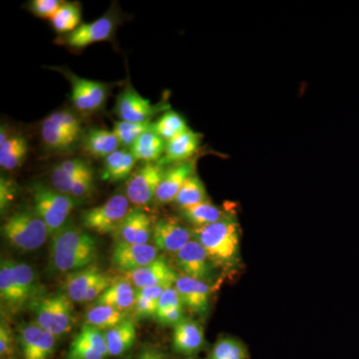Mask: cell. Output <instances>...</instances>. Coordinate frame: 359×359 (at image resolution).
Instances as JSON below:
<instances>
[{
    "label": "cell",
    "instance_id": "obj_5",
    "mask_svg": "<svg viewBox=\"0 0 359 359\" xmlns=\"http://www.w3.org/2000/svg\"><path fill=\"white\" fill-rule=\"evenodd\" d=\"M29 309L34 313L35 323L56 339L65 337L74 327V306L65 292L42 295Z\"/></svg>",
    "mask_w": 359,
    "mask_h": 359
},
{
    "label": "cell",
    "instance_id": "obj_45",
    "mask_svg": "<svg viewBox=\"0 0 359 359\" xmlns=\"http://www.w3.org/2000/svg\"><path fill=\"white\" fill-rule=\"evenodd\" d=\"M113 280H111L109 276L103 275L99 278L98 280L93 285L91 289L88 290L86 295H85L84 302H95L99 297L107 290L108 287L112 285Z\"/></svg>",
    "mask_w": 359,
    "mask_h": 359
},
{
    "label": "cell",
    "instance_id": "obj_4",
    "mask_svg": "<svg viewBox=\"0 0 359 359\" xmlns=\"http://www.w3.org/2000/svg\"><path fill=\"white\" fill-rule=\"evenodd\" d=\"M1 233L11 247L25 252L39 250L50 237L48 226L33 208L11 214L2 224Z\"/></svg>",
    "mask_w": 359,
    "mask_h": 359
},
{
    "label": "cell",
    "instance_id": "obj_13",
    "mask_svg": "<svg viewBox=\"0 0 359 359\" xmlns=\"http://www.w3.org/2000/svg\"><path fill=\"white\" fill-rule=\"evenodd\" d=\"M159 250L150 244L132 245L116 243L112 252V264L115 269L128 273L144 268L155 261Z\"/></svg>",
    "mask_w": 359,
    "mask_h": 359
},
{
    "label": "cell",
    "instance_id": "obj_39",
    "mask_svg": "<svg viewBox=\"0 0 359 359\" xmlns=\"http://www.w3.org/2000/svg\"><path fill=\"white\" fill-rule=\"evenodd\" d=\"M107 356L104 355L100 351L94 348L88 341H86L81 337L77 334L73 341L71 342L69 351L66 354L65 359H106Z\"/></svg>",
    "mask_w": 359,
    "mask_h": 359
},
{
    "label": "cell",
    "instance_id": "obj_37",
    "mask_svg": "<svg viewBox=\"0 0 359 359\" xmlns=\"http://www.w3.org/2000/svg\"><path fill=\"white\" fill-rule=\"evenodd\" d=\"M153 130V122L134 123L126 121L115 122L113 132L121 144V147L131 148L135 142L149 131Z\"/></svg>",
    "mask_w": 359,
    "mask_h": 359
},
{
    "label": "cell",
    "instance_id": "obj_1",
    "mask_svg": "<svg viewBox=\"0 0 359 359\" xmlns=\"http://www.w3.org/2000/svg\"><path fill=\"white\" fill-rule=\"evenodd\" d=\"M50 266L59 273H70L92 266L98 257L95 238L72 223L51 236Z\"/></svg>",
    "mask_w": 359,
    "mask_h": 359
},
{
    "label": "cell",
    "instance_id": "obj_18",
    "mask_svg": "<svg viewBox=\"0 0 359 359\" xmlns=\"http://www.w3.org/2000/svg\"><path fill=\"white\" fill-rule=\"evenodd\" d=\"M152 238L158 250L177 254L193 240V231L173 219H161L153 226Z\"/></svg>",
    "mask_w": 359,
    "mask_h": 359
},
{
    "label": "cell",
    "instance_id": "obj_19",
    "mask_svg": "<svg viewBox=\"0 0 359 359\" xmlns=\"http://www.w3.org/2000/svg\"><path fill=\"white\" fill-rule=\"evenodd\" d=\"M184 306L193 313L205 316L210 308L211 289L207 283L187 276H179L175 283Z\"/></svg>",
    "mask_w": 359,
    "mask_h": 359
},
{
    "label": "cell",
    "instance_id": "obj_11",
    "mask_svg": "<svg viewBox=\"0 0 359 359\" xmlns=\"http://www.w3.org/2000/svg\"><path fill=\"white\" fill-rule=\"evenodd\" d=\"M18 341L23 359H49L55 353L57 339L36 323H29L18 330Z\"/></svg>",
    "mask_w": 359,
    "mask_h": 359
},
{
    "label": "cell",
    "instance_id": "obj_34",
    "mask_svg": "<svg viewBox=\"0 0 359 359\" xmlns=\"http://www.w3.org/2000/svg\"><path fill=\"white\" fill-rule=\"evenodd\" d=\"M167 287H144L136 290V302L133 308L135 316L140 320L156 318L158 304Z\"/></svg>",
    "mask_w": 359,
    "mask_h": 359
},
{
    "label": "cell",
    "instance_id": "obj_9",
    "mask_svg": "<svg viewBox=\"0 0 359 359\" xmlns=\"http://www.w3.org/2000/svg\"><path fill=\"white\" fill-rule=\"evenodd\" d=\"M165 166L159 162L144 163L130 176L126 184V197L138 208L147 207L156 199Z\"/></svg>",
    "mask_w": 359,
    "mask_h": 359
},
{
    "label": "cell",
    "instance_id": "obj_14",
    "mask_svg": "<svg viewBox=\"0 0 359 359\" xmlns=\"http://www.w3.org/2000/svg\"><path fill=\"white\" fill-rule=\"evenodd\" d=\"M40 135L45 147L57 153L68 152L83 138V135L71 131L63 124L57 111L47 116L42 121Z\"/></svg>",
    "mask_w": 359,
    "mask_h": 359
},
{
    "label": "cell",
    "instance_id": "obj_30",
    "mask_svg": "<svg viewBox=\"0 0 359 359\" xmlns=\"http://www.w3.org/2000/svg\"><path fill=\"white\" fill-rule=\"evenodd\" d=\"M28 153L25 137L13 135L0 144V166L6 171H14L22 166Z\"/></svg>",
    "mask_w": 359,
    "mask_h": 359
},
{
    "label": "cell",
    "instance_id": "obj_24",
    "mask_svg": "<svg viewBox=\"0 0 359 359\" xmlns=\"http://www.w3.org/2000/svg\"><path fill=\"white\" fill-rule=\"evenodd\" d=\"M82 142L84 150L88 154L103 159L121 149V144L114 132L106 129H90L83 135Z\"/></svg>",
    "mask_w": 359,
    "mask_h": 359
},
{
    "label": "cell",
    "instance_id": "obj_31",
    "mask_svg": "<svg viewBox=\"0 0 359 359\" xmlns=\"http://www.w3.org/2000/svg\"><path fill=\"white\" fill-rule=\"evenodd\" d=\"M128 318L126 311H120L110 306L95 304L85 314V323L105 330L116 327Z\"/></svg>",
    "mask_w": 359,
    "mask_h": 359
},
{
    "label": "cell",
    "instance_id": "obj_26",
    "mask_svg": "<svg viewBox=\"0 0 359 359\" xmlns=\"http://www.w3.org/2000/svg\"><path fill=\"white\" fill-rule=\"evenodd\" d=\"M136 162L137 160L128 149H119L104 159L101 178L112 183L129 179Z\"/></svg>",
    "mask_w": 359,
    "mask_h": 359
},
{
    "label": "cell",
    "instance_id": "obj_15",
    "mask_svg": "<svg viewBox=\"0 0 359 359\" xmlns=\"http://www.w3.org/2000/svg\"><path fill=\"white\" fill-rule=\"evenodd\" d=\"M126 276L136 290L153 287L169 289L175 287V283L179 278L176 271L172 269L166 259L163 257H158L153 263L126 273Z\"/></svg>",
    "mask_w": 359,
    "mask_h": 359
},
{
    "label": "cell",
    "instance_id": "obj_28",
    "mask_svg": "<svg viewBox=\"0 0 359 359\" xmlns=\"http://www.w3.org/2000/svg\"><path fill=\"white\" fill-rule=\"evenodd\" d=\"M184 318V304L178 290L175 287H169L161 295L155 320L161 325L174 327Z\"/></svg>",
    "mask_w": 359,
    "mask_h": 359
},
{
    "label": "cell",
    "instance_id": "obj_33",
    "mask_svg": "<svg viewBox=\"0 0 359 359\" xmlns=\"http://www.w3.org/2000/svg\"><path fill=\"white\" fill-rule=\"evenodd\" d=\"M81 18V6L78 2H63L52 18L51 25L56 32L67 35L82 25Z\"/></svg>",
    "mask_w": 359,
    "mask_h": 359
},
{
    "label": "cell",
    "instance_id": "obj_29",
    "mask_svg": "<svg viewBox=\"0 0 359 359\" xmlns=\"http://www.w3.org/2000/svg\"><path fill=\"white\" fill-rule=\"evenodd\" d=\"M166 146L167 142L163 140L152 130V131L142 135L129 150L137 161H142L144 163H154L159 162L164 157Z\"/></svg>",
    "mask_w": 359,
    "mask_h": 359
},
{
    "label": "cell",
    "instance_id": "obj_43",
    "mask_svg": "<svg viewBox=\"0 0 359 359\" xmlns=\"http://www.w3.org/2000/svg\"><path fill=\"white\" fill-rule=\"evenodd\" d=\"M16 195H18V187L13 180L1 177V180H0V210H1L2 214L8 209L9 205L15 199Z\"/></svg>",
    "mask_w": 359,
    "mask_h": 359
},
{
    "label": "cell",
    "instance_id": "obj_36",
    "mask_svg": "<svg viewBox=\"0 0 359 359\" xmlns=\"http://www.w3.org/2000/svg\"><path fill=\"white\" fill-rule=\"evenodd\" d=\"M187 130H189V127L183 116L173 110L166 111L153 122V131L166 142L172 140Z\"/></svg>",
    "mask_w": 359,
    "mask_h": 359
},
{
    "label": "cell",
    "instance_id": "obj_21",
    "mask_svg": "<svg viewBox=\"0 0 359 359\" xmlns=\"http://www.w3.org/2000/svg\"><path fill=\"white\" fill-rule=\"evenodd\" d=\"M205 344L204 328L192 318H184L175 325L173 348L183 355H195L202 351Z\"/></svg>",
    "mask_w": 359,
    "mask_h": 359
},
{
    "label": "cell",
    "instance_id": "obj_32",
    "mask_svg": "<svg viewBox=\"0 0 359 359\" xmlns=\"http://www.w3.org/2000/svg\"><path fill=\"white\" fill-rule=\"evenodd\" d=\"M181 214L189 223L194 224L196 228H202V226L217 223L228 215L221 208L212 204L210 201H205L199 205L181 210Z\"/></svg>",
    "mask_w": 359,
    "mask_h": 359
},
{
    "label": "cell",
    "instance_id": "obj_7",
    "mask_svg": "<svg viewBox=\"0 0 359 359\" xmlns=\"http://www.w3.org/2000/svg\"><path fill=\"white\" fill-rule=\"evenodd\" d=\"M51 69L58 71L70 82V101L75 109L84 114L103 109L109 96V85L79 77L66 68L51 67Z\"/></svg>",
    "mask_w": 359,
    "mask_h": 359
},
{
    "label": "cell",
    "instance_id": "obj_27",
    "mask_svg": "<svg viewBox=\"0 0 359 359\" xmlns=\"http://www.w3.org/2000/svg\"><path fill=\"white\" fill-rule=\"evenodd\" d=\"M136 290L128 280H113L112 285L95 301V304L110 306L123 311L133 309Z\"/></svg>",
    "mask_w": 359,
    "mask_h": 359
},
{
    "label": "cell",
    "instance_id": "obj_17",
    "mask_svg": "<svg viewBox=\"0 0 359 359\" xmlns=\"http://www.w3.org/2000/svg\"><path fill=\"white\" fill-rule=\"evenodd\" d=\"M153 224L150 217L141 208L130 210L114 235L117 242L132 245L149 244L153 237Z\"/></svg>",
    "mask_w": 359,
    "mask_h": 359
},
{
    "label": "cell",
    "instance_id": "obj_8",
    "mask_svg": "<svg viewBox=\"0 0 359 359\" xmlns=\"http://www.w3.org/2000/svg\"><path fill=\"white\" fill-rule=\"evenodd\" d=\"M130 210V202L126 195L116 194L104 204L82 212L80 221L87 230L101 235H114Z\"/></svg>",
    "mask_w": 359,
    "mask_h": 359
},
{
    "label": "cell",
    "instance_id": "obj_44",
    "mask_svg": "<svg viewBox=\"0 0 359 359\" xmlns=\"http://www.w3.org/2000/svg\"><path fill=\"white\" fill-rule=\"evenodd\" d=\"M13 353V339L11 328L1 320L0 325V355L1 358L11 356Z\"/></svg>",
    "mask_w": 359,
    "mask_h": 359
},
{
    "label": "cell",
    "instance_id": "obj_40",
    "mask_svg": "<svg viewBox=\"0 0 359 359\" xmlns=\"http://www.w3.org/2000/svg\"><path fill=\"white\" fill-rule=\"evenodd\" d=\"M62 4L60 0H32L28 4V9L40 18L51 20Z\"/></svg>",
    "mask_w": 359,
    "mask_h": 359
},
{
    "label": "cell",
    "instance_id": "obj_42",
    "mask_svg": "<svg viewBox=\"0 0 359 359\" xmlns=\"http://www.w3.org/2000/svg\"><path fill=\"white\" fill-rule=\"evenodd\" d=\"M66 173L76 177H93V169L82 159H68L58 163Z\"/></svg>",
    "mask_w": 359,
    "mask_h": 359
},
{
    "label": "cell",
    "instance_id": "obj_25",
    "mask_svg": "<svg viewBox=\"0 0 359 359\" xmlns=\"http://www.w3.org/2000/svg\"><path fill=\"white\" fill-rule=\"evenodd\" d=\"M104 334H105L106 344H107L110 356H114V358L128 353L136 342V327L133 320H130L129 318L116 327L105 330Z\"/></svg>",
    "mask_w": 359,
    "mask_h": 359
},
{
    "label": "cell",
    "instance_id": "obj_41",
    "mask_svg": "<svg viewBox=\"0 0 359 359\" xmlns=\"http://www.w3.org/2000/svg\"><path fill=\"white\" fill-rule=\"evenodd\" d=\"M94 177H80L73 184L69 196L75 201L84 200L93 193Z\"/></svg>",
    "mask_w": 359,
    "mask_h": 359
},
{
    "label": "cell",
    "instance_id": "obj_20",
    "mask_svg": "<svg viewBox=\"0 0 359 359\" xmlns=\"http://www.w3.org/2000/svg\"><path fill=\"white\" fill-rule=\"evenodd\" d=\"M195 162L190 160L168 168L158 188L155 200L160 204L174 202L175 198L178 195L179 191L186 183L187 180L195 175Z\"/></svg>",
    "mask_w": 359,
    "mask_h": 359
},
{
    "label": "cell",
    "instance_id": "obj_22",
    "mask_svg": "<svg viewBox=\"0 0 359 359\" xmlns=\"http://www.w3.org/2000/svg\"><path fill=\"white\" fill-rule=\"evenodd\" d=\"M201 139V134L190 129L175 137L167 142L166 151L164 157L159 161L160 164L166 166L189 161L199 149Z\"/></svg>",
    "mask_w": 359,
    "mask_h": 359
},
{
    "label": "cell",
    "instance_id": "obj_16",
    "mask_svg": "<svg viewBox=\"0 0 359 359\" xmlns=\"http://www.w3.org/2000/svg\"><path fill=\"white\" fill-rule=\"evenodd\" d=\"M176 263L184 276L203 282L209 280L214 264L203 245L195 238L177 252Z\"/></svg>",
    "mask_w": 359,
    "mask_h": 359
},
{
    "label": "cell",
    "instance_id": "obj_12",
    "mask_svg": "<svg viewBox=\"0 0 359 359\" xmlns=\"http://www.w3.org/2000/svg\"><path fill=\"white\" fill-rule=\"evenodd\" d=\"M118 18L115 13H106L93 22L82 23L76 30L62 37V43L75 49L112 39L117 28Z\"/></svg>",
    "mask_w": 359,
    "mask_h": 359
},
{
    "label": "cell",
    "instance_id": "obj_38",
    "mask_svg": "<svg viewBox=\"0 0 359 359\" xmlns=\"http://www.w3.org/2000/svg\"><path fill=\"white\" fill-rule=\"evenodd\" d=\"M247 348L242 341L233 337L219 339L212 346L208 359H248Z\"/></svg>",
    "mask_w": 359,
    "mask_h": 359
},
{
    "label": "cell",
    "instance_id": "obj_10",
    "mask_svg": "<svg viewBox=\"0 0 359 359\" xmlns=\"http://www.w3.org/2000/svg\"><path fill=\"white\" fill-rule=\"evenodd\" d=\"M168 109L166 104H152L143 98L131 83L123 89L115 105V113L121 121L134 123L152 122L153 118Z\"/></svg>",
    "mask_w": 359,
    "mask_h": 359
},
{
    "label": "cell",
    "instance_id": "obj_3",
    "mask_svg": "<svg viewBox=\"0 0 359 359\" xmlns=\"http://www.w3.org/2000/svg\"><path fill=\"white\" fill-rule=\"evenodd\" d=\"M36 273L32 266L1 259L0 263V297L11 313L29 308L35 299L44 295Z\"/></svg>",
    "mask_w": 359,
    "mask_h": 359
},
{
    "label": "cell",
    "instance_id": "obj_23",
    "mask_svg": "<svg viewBox=\"0 0 359 359\" xmlns=\"http://www.w3.org/2000/svg\"><path fill=\"white\" fill-rule=\"evenodd\" d=\"M104 273L96 266L68 273L65 280V294L73 302H84L85 295Z\"/></svg>",
    "mask_w": 359,
    "mask_h": 359
},
{
    "label": "cell",
    "instance_id": "obj_46",
    "mask_svg": "<svg viewBox=\"0 0 359 359\" xmlns=\"http://www.w3.org/2000/svg\"><path fill=\"white\" fill-rule=\"evenodd\" d=\"M136 359H168L164 353L160 348L154 346H147L142 347L139 353L137 354Z\"/></svg>",
    "mask_w": 359,
    "mask_h": 359
},
{
    "label": "cell",
    "instance_id": "obj_2",
    "mask_svg": "<svg viewBox=\"0 0 359 359\" xmlns=\"http://www.w3.org/2000/svg\"><path fill=\"white\" fill-rule=\"evenodd\" d=\"M193 238L203 245L215 266L231 269L241 257V228L237 219L226 215L221 221L196 228Z\"/></svg>",
    "mask_w": 359,
    "mask_h": 359
},
{
    "label": "cell",
    "instance_id": "obj_35",
    "mask_svg": "<svg viewBox=\"0 0 359 359\" xmlns=\"http://www.w3.org/2000/svg\"><path fill=\"white\" fill-rule=\"evenodd\" d=\"M205 201H209L207 190L202 180L195 174L190 179L187 180L186 183L179 191L178 195L175 198L174 203L180 209L183 210L199 205Z\"/></svg>",
    "mask_w": 359,
    "mask_h": 359
},
{
    "label": "cell",
    "instance_id": "obj_6",
    "mask_svg": "<svg viewBox=\"0 0 359 359\" xmlns=\"http://www.w3.org/2000/svg\"><path fill=\"white\" fill-rule=\"evenodd\" d=\"M29 191L33 210L48 226L51 237L67 223L68 217L76 205L77 201L41 182L32 183L29 186Z\"/></svg>",
    "mask_w": 359,
    "mask_h": 359
}]
</instances>
